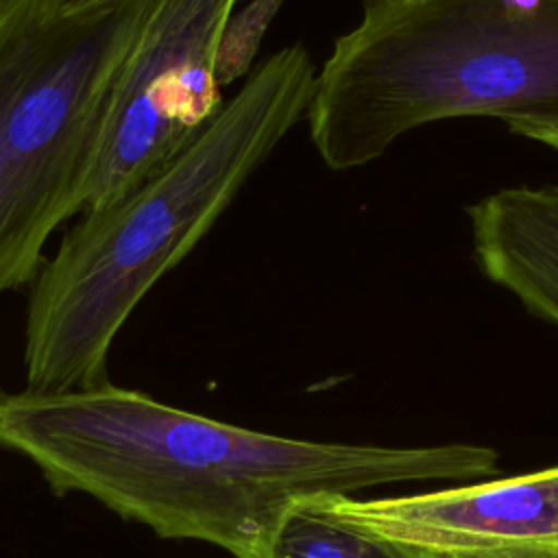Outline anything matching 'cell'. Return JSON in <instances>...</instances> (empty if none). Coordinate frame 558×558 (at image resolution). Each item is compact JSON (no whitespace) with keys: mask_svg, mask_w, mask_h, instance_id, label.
I'll use <instances>...</instances> for the list:
<instances>
[{"mask_svg":"<svg viewBox=\"0 0 558 558\" xmlns=\"http://www.w3.org/2000/svg\"><path fill=\"white\" fill-rule=\"evenodd\" d=\"M153 0H0V294L31 286L85 211Z\"/></svg>","mask_w":558,"mask_h":558,"instance_id":"4","label":"cell"},{"mask_svg":"<svg viewBox=\"0 0 558 558\" xmlns=\"http://www.w3.org/2000/svg\"><path fill=\"white\" fill-rule=\"evenodd\" d=\"M340 495L294 501L281 514L264 558H445L360 523L342 508Z\"/></svg>","mask_w":558,"mask_h":558,"instance_id":"8","label":"cell"},{"mask_svg":"<svg viewBox=\"0 0 558 558\" xmlns=\"http://www.w3.org/2000/svg\"><path fill=\"white\" fill-rule=\"evenodd\" d=\"M504 124L512 135H521L558 150V113L508 116L504 118Z\"/></svg>","mask_w":558,"mask_h":558,"instance_id":"9","label":"cell"},{"mask_svg":"<svg viewBox=\"0 0 558 558\" xmlns=\"http://www.w3.org/2000/svg\"><path fill=\"white\" fill-rule=\"evenodd\" d=\"M314 81L301 44L279 48L168 166L116 203L85 211L31 283L24 392L65 395L109 381L107 353L120 327L305 118Z\"/></svg>","mask_w":558,"mask_h":558,"instance_id":"2","label":"cell"},{"mask_svg":"<svg viewBox=\"0 0 558 558\" xmlns=\"http://www.w3.org/2000/svg\"><path fill=\"white\" fill-rule=\"evenodd\" d=\"M558 113V0H362L314 81L307 124L331 170L462 116Z\"/></svg>","mask_w":558,"mask_h":558,"instance_id":"3","label":"cell"},{"mask_svg":"<svg viewBox=\"0 0 558 558\" xmlns=\"http://www.w3.org/2000/svg\"><path fill=\"white\" fill-rule=\"evenodd\" d=\"M466 216L482 272L558 325V187H506L469 205Z\"/></svg>","mask_w":558,"mask_h":558,"instance_id":"7","label":"cell"},{"mask_svg":"<svg viewBox=\"0 0 558 558\" xmlns=\"http://www.w3.org/2000/svg\"><path fill=\"white\" fill-rule=\"evenodd\" d=\"M360 523L445 558H510L558 547V466L416 495L353 499Z\"/></svg>","mask_w":558,"mask_h":558,"instance_id":"6","label":"cell"},{"mask_svg":"<svg viewBox=\"0 0 558 558\" xmlns=\"http://www.w3.org/2000/svg\"><path fill=\"white\" fill-rule=\"evenodd\" d=\"M510 558H558V547H556V549H545V551H532V554L510 556Z\"/></svg>","mask_w":558,"mask_h":558,"instance_id":"10","label":"cell"},{"mask_svg":"<svg viewBox=\"0 0 558 558\" xmlns=\"http://www.w3.org/2000/svg\"><path fill=\"white\" fill-rule=\"evenodd\" d=\"M238 0H153L116 96L85 211L157 174L225 107L218 59Z\"/></svg>","mask_w":558,"mask_h":558,"instance_id":"5","label":"cell"},{"mask_svg":"<svg viewBox=\"0 0 558 558\" xmlns=\"http://www.w3.org/2000/svg\"><path fill=\"white\" fill-rule=\"evenodd\" d=\"M0 447L31 460L57 495L83 493L161 538L264 558L301 497L497 473L482 445L314 442L229 425L102 384L65 395L0 390Z\"/></svg>","mask_w":558,"mask_h":558,"instance_id":"1","label":"cell"}]
</instances>
